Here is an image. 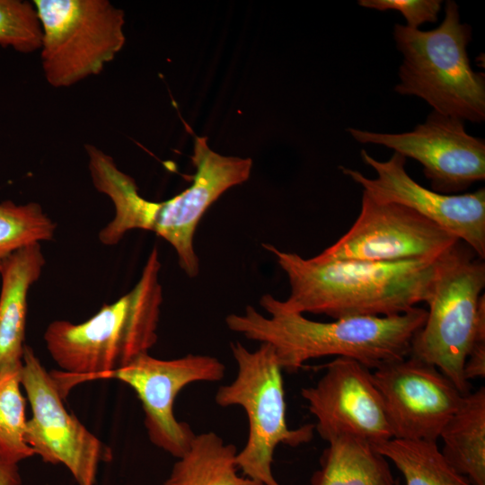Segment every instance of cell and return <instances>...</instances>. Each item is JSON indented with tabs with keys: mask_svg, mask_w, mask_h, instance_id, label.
<instances>
[{
	"mask_svg": "<svg viewBox=\"0 0 485 485\" xmlns=\"http://www.w3.org/2000/svg\"><path fill=\"white\" fill-rule=\"evenodd\" d=\"M55 222L35 202H0V266L18 250L53 239Z\"/></svg>",
	"mask_w": 485,
	"mask_h": 485,
	"instance_id": "cell-22",
	"label": "cell"
},
{
	"mask_svg": "<svg viewBox=\"0 0 485 485\" xmlns=\"http://www.w3.org/2000/svg\"><path fill=\"white\" fill-rule=\"evenodd\" d=\"M393 36L403 60L395 92L423 99L438 113L472 122L485 119V76L475 72L467 47L472 28L447 1L440 25L430 31L396 23Z\"/></svg>",
	"mask_w": 485,
	"mask_h": 485,
	"instance_id": "cell-5",
	"label": "cell"
},
{
	"mask_svg": "<svg viewBox=\"0 0 485 485\" xmlns=\"http://www.w3.org/2000/svg\"><path fill=\"white\" fill-rule=\"evenodd\" d=\"M225 372V365L211 356L188 354L160 359L146 353L101 379H116L136 392L145 413L144 425L149 440L178 459L190 449L196 434L188 423L176 419L175 398L188 384L218 382Z\"/></svg>",
	"mask_w": 485,
	"mask_h": 485,
	"instance_id": "cell-11",
	"label": "cell"
},
{
	"mask_svg": "<svg viewBox=\"0 0 485 485\" xmlns=\"http://www.w3.org/2000/svg\"><path fill=\"white\" fill-rule=\"evenodd\" d=\"M21 368L22 362L0 368V465L12 473H19L18 464L35 455L24 439L27 419Z\"/></svg>",
	"mask_w": 485,
	"mask_h": 485,
	"instance_id": "cell-21",
	"label": "cell"
},
{
	"mask_svg": "<svg viewBox=\"0 0 485 485\" xmlns=\"http://www.w3.org/2000/svg\"><path fill=\"white\" fill-rule=\"evenodd\" d=\"M321 367L325 373L315 385L301 390L321 438L329 442L349 436L372 445L392 438L372 370L348 357H335Z\"/></svg>",
	"mask_w": 485,
	"mask_h": 485,
	"instance_id": "cell-14",
	"label": "cell"
},
{
	"mask_svg": "<svg viewBox=\"0 0 485 485\" xmlns=\"http://www.w3.org/2000/svg\"><path fill=\"white\" fill-rule=\"evenodd\" d=\"M270 294L260 304L264 316L247 305L243 313L225 317L227 328L246 339L268 343L282 370L295 373L313 358L334 356L354 359L370 370L410 355L415 334L424 325L428 311L413 307L391 316H353L322 322L303 313L280 309Z\"/></svg>",
	"mask_w": 485,
	"mask_h": 485,
	"instance_id": "cell-2",
	"label": "cell"
},
{
	"mask_svg": "<svg viewBox=\"0 0 485 485\" xmlns=\"http://www.w3.org/2000/svg\"><path fill=\"white\" fill-rule=\"evenodd\" d=\"M262 247L276 257L290 285L289 296L274 298L275 304L287 312L333 319L397 315L426 303L441 258L322 262L269 243Z\"/></svg>",
	"mask_w": 485,
	"mask_h": 485,
	"instance_id": "cell-1",
	"label": "cell"
},
{
	"mask_svg": "<svg viewBox=\"0 0 485 485\" xmlns=\"http://www.w3.org/2000/svg\"><path fill=\"white\" fill-rule=\"evenodd\" d=\"M42 30L34 4L0 0V46L21 53L40 50Z\"/></svg>",
	"mask_w": 485,
	"mask_h": 485,
	"instance_id": "cell-23",
	"label": "cell"
},
{
	"mask_svg": "<svg viewBox=\"0 0 485 485\" xmlns=\"http://www.w3.org/2000/svg\"><path fill=\"white\" fill-rule=\"evenodd\" d=\"M126 485H132V484H126Z\"/></svg>",
	"mask_w": 485,
	"mask_h": 485,
	"instance_id": "cell-27",
	"label": "cell"
},
{
	"mask_svg": "<svg viewBox=\"0 0 485 485\" xmlns=\"http://www.w3.org/2000/svg\"><path fill=\"white\" fill-rule=\"evenodd\" d=\"M459 242L440 258L422 328L410 355L436 366L465 395L471 384L463 366L480 324L485 321V263Z\"/></svg>",
	"mask_w": 485,
	"mask_h": 485,
	"instance_id": "cell-6",
	"label": "cell"
},
{
	"mask_svg": "<svg viewBox=\"0 0 485 485\" xmlns=\"http://www.w3.org/2000/svg\"><path fill=\"white\" fill-rule=\"evenodd\" d=\"M392 438L437 442L463 394L436 366L415 357L372 371Z\"/></svg>",
	"mask_w": 485,
	"mask_h": 485,
	"instance_id": "cell-15",
	"label": "cell"
},
{
	"mask_svg": "<svg viewBox=\"0 0 485 485\" xmlns=\"http://www.w3.org/2000/svg\"><path fill=\"white\" fill-rule=\"evenodd\" d=\"M45 265L40 243L23 247L0 266V368L22 360L28 294Z\"/></svg>",
	"mask_w": 485,
	"mask_h": 485,
	"instance_id": "cell-16",
	"label": "cell"
},
{
	"mask_svg": "<svg viewBox=\"0 0 485 485\" xmlns=\"http://www.w3.org/2000/svg\"><path fill=\"white\" fill-rule=\"evenodd\" d=\"M191 159L196 166L192 183L164 201L142 197L133 179L116 182L107 195L113 204L114 216L100 231L101 242L111 246L131 230L154 232L174 249L182 271L190 278H196L200 269L194 247L196 229L208 207L224 192L249 179L252 161L219 154L210 149L203 137H196Z\"/></svg>",
	"mask_w": 485,
	"mask_h": 485,
	"instance_id": "cell-4",
	"label": "cell"
},
{
	"mask_svg": "<svg viewBox=\"0 0 485 485\" xmlns=\"http://www.w3.org/2000/svg\"><path fill=\"white\" fill-rule=\"evenodd\" d=\"M358 4L379 11L400 12L407 22V27L419 29L424 22H435L441 10L440 0H360Z\"/></svg>",
	"mask_w": 485,
	"mask_h": 485,
	"instance_id": "cell-24",
	"label": "cell"
},
{
	"mask_svg": "<svg viewBox=\"0 0 485 485\" xmlns=\"http://www.w3.org/2000/svg\"><path fill=\"white\" fill-rule=\"evenodd\" d=\"M485 376V321L482 322L476 332L471 349L463 366V377L471 380Z\"/></svg>",
	"mask_w": 485,
	"mask_h": 485,
	"instance_id": "cell-25",
	"label": "cell"
},
{
	"mask_svg": "<svg viewBox=\"0 0 485 485\" xmlns=\"http://www.w3.org/2000/svg\"><path fill=\"white\" fill-rule=\"evenodd\" d=\"M231 351L238 372L233 382L218 388L215 401L221 407L240 406L246 412L248 436L236 454V465L243 476L263 485H281L271 470L276 447L309 443L314 424L288 428L282 369L271 345L260 343L250 351L236 341L231 343Z\"/></svg>",
	"mask_w": 485,
	"mask_h": 485,
	"instance_id": "cell-7",
	"label": "cell"
},
{
	"mask_svg": "<svg viewBox=\"0 0 485 485\" xmlns=\"http://www.w3.org/2000/svg\"><path fill=\"white\" fill-rule=\"evenodd\" d=\"M42 30L40 58L53 87L100 74L122 49L125 15L106 0H35Z\"/></svg>",
	"mask_w": 485,
	"mask_h": 485,
	"instance_id": "cell-8",
	"label": "cell"
},
{
	"mask_svg": "<svg viewBox=\"0 0 485 485\" xmlns=\"http://www.w3.org/2000/svg\"><path fill=\"white\" fill-rule=\"evenodd\" d=\"M347 130L359 143L381 145L418 161L436 192L457 194L485 179V141L468 134L460 119L432 110L410 132Z\"/></svg>",
	"mask_w": 485,
	"mask_h": 485,
	"instance_id": "cell-12",
	"label": "cell"
},
{
	"mask_svg": "<svg viewBox=\"0 0 485 485\" xmlns=\"http://www.w3.org/2000/svg\"><path fill=\"white\" fill-rule=\"evenodd\" d=\"M459 242L410 207L376 200L363 191L361 210L350 229L312 259L322 262L438 259Z\"/></svg>",
	"mask_w": 485,
	"mask_h": 485,
	"instance_id": "cell-10",
	"label": "cell"
},
{
	"mask_svg": "<svg viewBox=\"0 0 485 485\" xmlns=\"http://www.w3.org/2000/svg\"><path fill=\"white\" fill-rule=\"evenodd\" d=\"M440 450L450 465L472 485H485V388L463 396L442 428Z\"/></svg>",
	"mask_w": 485,
	"mask_h": 485,
	"instance_id": "cell-17",
	"label": "cell"
},
{
	"mask_svg": "<svg viewBox=\"0 0 485 485\" xmlns=\"http://www.w3.org/2000/svg\"><path fill=\"white\" fill-rule=\"evenodd\" d=\"M237 452L215 432L196 435L163 485H263L238 474Z\"/></svg>",
	"mask_w": 485,
	"mask_h": 485,
	"instance_id": "cell-19",
	"label": "cell"
},
{
	"mask_svg": "<svg viewBox=\"0 0 485 485\" xmlns=\"http://www.w3.org/2000/svg\"><path fill=\"white\" fill-rule=\"evenodd\" d=\"M20 474L12 473L0 465V485H20Z\"/></svg>",
	"mask_w": 485,
	"mask_h": 485,
	"instance_id": "cell-26",
	"label": "cell"
},
{
	"mask_svg": "<svg viewBox=\"0 0 485 485\" xmlns=\"http://www.w3.org/2000/svg\"><path fill=\"white\" fill-rule=\"evenodd\" d=\"M328 443L311 485H396L388 460L368 441L343 436Z\"/></svg>",
	"mask_w": 485,
	"mask_h": 485,
	"instance_id": "cell-18",
	"label": "cell"
},
{
	"mask_svg": "<svg viewBox=\"0 0 485 485\" xmlns=\"http://www.w3.org/2000/svg\"><path fill=\"white\" fill-rule=\"evenodd\" d=\"M21 384L31 409L25 428L27 445L43 462L63 464L77 485H95L100 463L110 460L111 451L67 411L57 380L27 345Z\"/></svg>",
	"mask_w": 485,
	"mask_h": 485,
	"instance_id": "cell-9",
	"label": "cell"
},
{
	"mask_svg": "<svg viewBox=\"0 0 485 485\" xmlns=\"http://www.w3.org/2000/svg\"><path fill=\"white\" fill-rule=\"evenodd\" d=\"M366 164L376 172L366 178L360 172L340 166L344 175L363 187L376 200L403 205L433 221L464 242L481 259L485 258V190L442 194L416 182L406 172V158L395 153L378 161L361 151Z\"/></svg>",
	"mask_w": 485,
	"mask_h": 485,
	"instance_id": "cell-13",
	"label": "cell"
},
{
	"mask_svg": "<svg viewBox=\"0 0 485 485\" xmlns=\"http://www.w3.org/2000/svg\"><path fill=\"white\" fill-rule=\"evenodd\" d=\"M160 270L154 247L129 292L83 322L56 320L48 325L43 339L62 370L52 375L63 394L80 382L125 367L155 345L163 303Z\"/></svg>",
	"mask_w": 485,
	"mask_h": 485,
	"instance_id": "cell-3",
	"label": "cell"
},
{
	"mask_svg": "<svg viewBox=\"0 0 485 485\" xmlns=\"http://www.w3.org/2000/svg\"><path fill=\"white\" fill-rule=\"evenodd\" d=\"M373 445L401 472L405 485H472L450 465L437 442L391 438Z\"/></svg>",
	"mask_w": 485,
	"mask_h": 485,
	"instance_id": "cell-20",
	"label": "cell"
}]
</instances>
